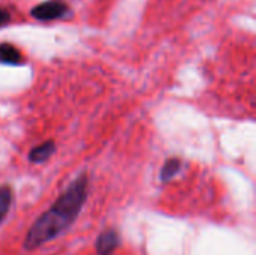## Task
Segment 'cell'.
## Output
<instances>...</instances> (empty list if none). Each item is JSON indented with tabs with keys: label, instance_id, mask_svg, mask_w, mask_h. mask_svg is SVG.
I'll return each mask as SVG.
<instances>
[{
	"label": "cell",
	"instance_id": "2",
	"mask_svg": "<svg viewBox=\"0 0 256 255\" xmlns=\"http://www.w3.org/2000/svg\"><path fill=\"white\" fill-rule=\"evenodd\" d=\"M69 12V6L62 2V0H46L44 3L36 5L32 11L30 15L42 23H48V21H54L58 18L66 17Z\"/></svg>",
	"mask_w": 256,
	"mask_h": 255
},
{
	"label": "cell",
	"instance_id": "5",
	"mask_svg": "<svg viewBox=\"0 0 256 255\" xmlns=\"http://www.w3.org/2000/svg\"><path fill=\"white\" fill-rule=\"evenodd\" d=\"M54 149H56L54 141H45V143H42L40 146H38V147H34V149L30 150L28 159H30L32 162H36V164L44 162V161H46V159L52 155Z\"/></svg>",
	"mask_w": 256,
	"mask_h": 255
},
{
	"label": "cell",
	"instance_id": "4",
	"mask_svg": "<svg viewBox=\"0 0 256 255\" xmlns=\"http://www.w3.org/2000/svg\"><path fill=\"white\" fill-rule=\"evenodd\" d=\"M22 60H24L22 54L16 47H14L9 42H2L0 44V63L16 66V65H21Z\"/></svg>",
	"mask_w": 256,
	"mask_h": 255
},
{
	"label": "cell",
	"instance_id": "6",
	"mask_svg": "<svg viewBox=\"0 0 256 255\" xmlns=\"http://www.w3.org/2000/svg\"><path fill=\"white\" fill-rule=\"evenodd\" d=\"M182 170V161L177 158H171L165 162V165L160 170V179L162 182H170L171 179H174Z\"/></svg>",
	"mask_w": 256,
	"mask_h": 255
},
{
	"label": "cell",
	"instance_id": "8",
	"mask_svg": "<svg viewBox=\"0 0 256 255\" xmlns=\"http://www.w3.org/2000/svg\"><path fill=\"white\" fill-rule=\"evenodd\" d=\"M9 21H10V12L6 8L0 6V27L6 26Z\"/></svg>",
	"mask_w": 256,
	"mask_h": 255
},
{
	"label": "cell",
	"instance_id": "1",
	"mask_svg": "<svg viewBox=\"0 0 256 255\" xmlns=\"http://www.w3.org/2000/svg\"><path fill=\"white\" fill-rule=\"evenodd\" d=\"M87 176H78L56 200V203L40 215L26 234V249H36L56 239L80 215L87 198Z\"/></svg>",
	"mask_w": 256,
	"mask_h": 255
},
{
	"label": "cell",
	"instance_id": "3",
	"mask_svg": "<svg viewBox=\"0 0 256 255\" xmlns=\"http://www.w3.org/2000/svg\"><path fill=\"white\" fill-rule=\"evenodd\" d=\"M118 243H120V239L114 230L104 231L102 234H99L96 240V252L99 255H111L117 249Z\"/></svg>",
	"mask_w": 256,
	"mask_h": 255
},
{
	"label": "cell",
	"instance_id": "7",
	"mask_svg": "<svg viewBox=\"0 0 256 255\" xmlns=\"http://www.w3.org/2000/svg\"><path fill=\"white\" fill-rule=\"evenodd\" d=\"M12 204V189L9 186H0V224L8 215Z\"/></svg>",
	"mask_w": 256,
	"mask_h": 255
}]
</instances>
